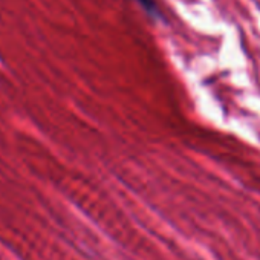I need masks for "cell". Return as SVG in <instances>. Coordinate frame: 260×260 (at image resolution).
<instances>
[{
	"instance_id": "obj_1",
	"label": "cell",
	"mask_w": 260,
	"mask_h": 260,
	"mask_svg": "<svg viewBox=\"0 0 260 260\" xmlns=\"http://www.w3.org/2000/svg\"><path fill=\"white\" fill-rule=\"evenodd\" d=\"M138 2L141 4V7L153 17H161V13L156 7V4L153 2V0H138Z\"/></svg>"
}]
</instances>
